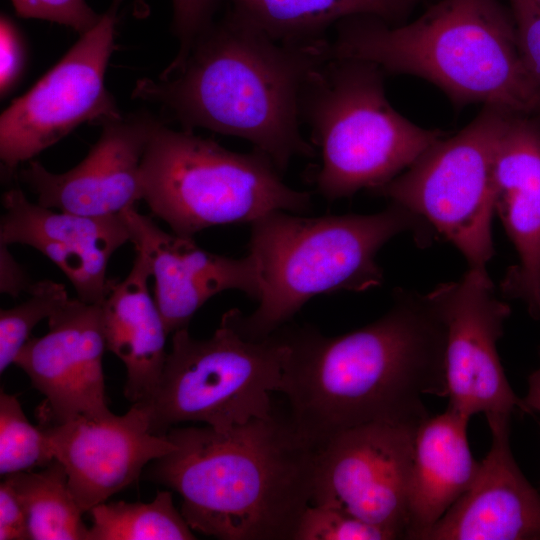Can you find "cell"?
Wrapping results in <instances>:
<instances>
[{"label": "cell", "mask_w": 540, "mask_h": 540, "mask_svg": "<svg viewBox=\"0 0 540 540\" xmlns=\"http://www.w3.org/2000/svg\"><path fill=\"white\" fill-rule=\"evenodd\" d=\"M288 352L280 330L263 339L245 337L236 309L223 314L208 339L193 338L188 328L175 331L155 392L142 403L151 431L165 435L183 422L228 431L270 417Z\"/></svg>", "instance_id": "cell-8"}, {"label": "cell", "mask_w": 540, "mask_h": 540, "mask_svg": "<svg viewBox=\"0 0 540 540\" xmlns=\"http://www.w3.org/2000/svg\"><path fill=\"white\" fill-rule=\"evenodd\" d=\"M150 277L147 259L136 252L128 275L114 281L101 303L106 349L126 368L124 395L132 404L151 399L168 354L165 347L169 333L150 294Z\"/></svg>", "instance_id": "cell-20"}, {"label": "cell", "mask_w": 540, "mask_h": 540, "mask_svg": "<svg viewBox=\"0 0 540 540\" xmlns=\"http://www.w3.org/2000/svg\"><path fill=\"white\" fill-rule=\"evenodd\" d=\"M27 271L13 257L8 245L0 243V291L12 297H18L32 286Z\"/></svg>", "instance_id": "cell-33"}, {"label": "cell", "mask_w": 540, "mask_h": 540, "mask_svg": "<svg viewBox=\"0 0 540 540\" xmlns=\"http://www.w3.org/2000/svg\"><path fill=\"white\" fill-rule=\"evenodd\" d=\"M396 536L343 509L310 504L304 511L293 540H394Z\"/></svg>", "instance_id": "cell-27"}, {"label": "cell", "mask_w": 540, "mask_h": 540, "mask_svg": "<svg viewBox=\"0 0 540 540\" xmlns=\"http://www.w3.org/2000/svg\"><path fill=\"white\" fill-rule=\"evenodd\" d=\"M165 435L177 448L152 462L149 478L182 497L193 530L221 540L294 539L312 500L316 448L289 415Z\"/></svg>", "instance_id": "cell-3"}, {"label": "cell", "mask_w": 540, "mask_h": 540, "mask_svg": "<svg viewBox=\"0 0 540 540\" xmlns=\"http://www.w3.org/2000/svg\"><path fill=\"white\" fill-rule=\"evenodd\" d=\"M41 427L84 513L136 482L145 466L177 448L166 435L151 431L142 403L132 404L123 415H80Z\"/></svg>", "instance_id": "cell-14"}, {"label": "cell", "mask_w": 540, "mask_h": 540, "mask_svg": "<svg viewBox=\"0 0 540 540\" xmlns=\"http://www.w3.org/2000/svg\"><path fill=\"white\" fill-rule=\"evenodd\" d=\"M330 49L332 58L423 78L459 105L540 114V82L523 57L511 11L499 0H441L400 26L350 17L337 24Z\"/></svg>", "instance_id": "cell-4"}, {"label": "cell", "mask_w": 540, "mask_h": 540, "mask_svg": "<svg viewBox=\"0 0 540 540\" xmlns=\"http://www.w3.org/2000/svg\"><path fill=\"white\" fill-rule=\"evenodd\" d=\"M45 430L26 418L15 395L0 393V474L45 467L54 460Z\"/></svg>", "instance_id": "cell-25"}, {"label": "cell", "mask_w": 540, "mask_h": 540, "mask_svg": "<svg viewBox=\"0 0 540 540\" xmlns=\"http://www.w3.org/2000/svg\"><path fill=\"white\" fill-rule=\"evenodd\" d=\"M22 303L0 311V372L11 365L31 337L36 325L49 319L69 300L63 284L41 280L33 283Z\"/></svg>", "instance_id": "cell-26"}, {"label": "cell", "mask_w": 540, "mask_h": 540, "mask_svg": "<svg viewBox=\"0 0 540 540\" xmlns=\"http://www.w3.org/2000/svg\"><path fill=\"white\" fill-rule=\"evenodd\" d=\"M232 9L276 40L305 43L325 39L333 24L373 16L389 24L404 18L420 0H230Z\"/></svg>", "instance_id": "cell-22"}, {"label": "cell", "mask_w": 540, "mask_h": 540, "mask_svg": "<svg viewBox=\"0 0 540 540\" xmlns=\"http://www.w3.org/2000/svg\"><path fill=\"white\" fill-rule=\"evenodd\" d=\"M418 425L368 423L344 430L317 447L311 504L343 509L397 539H407Z\"/></svg>", "instance_id": "cell-11"}, {"label": "cell", "mask_w": 540, "mask_h": 540, "mask_svg": "<svg viewBox=\"0 0 540 540\" xmlns=\"http://www.w3.org/2000/svg\"><path fill=\"white\" fill-rule=\"evenodd\" d=\"M524 401L532 413L536 411L540 414V366L528 377V392Z\"/></svg>", "instance_id": "cell-34"}, {"label": "cell", "mask_w": 540, "mask_h": 540, "mask_svg": "<svg viewBox=\"0 0 540 540\" xmlns=\"http://www.w3.org/2000/svg\"><path fill=\"white\" fill-rule=\"evenodd\" d=\"M123 215L130 242L149 263L154 299L169 334L187 328L199 308L223 291L238 290L259 299L260 276L250 253L232 258L206 251L193 237L164 231L136 207Z\"/></svg>", "instance_id": "cell-17"}, {"label": "cell", "mask_w": 540, "mask_h": 540, "mask_svg": "<svg viewBox=\"0 0 540 540\" xmlns=\"http://www.w3.org/2000/svg\"><path fill=\"white\" fill-rule=\"evenodd\" d=\"M112 0L98 23L0 117V159L5 175L32 160L84 123L104 124L123 115L105 87L115 49L117 13Z\"/></svg>", "instance_id": "cell-10"}, {"label": "cell", "mask_w": 540, "mask_h": 540, "mask_svg": "<svg viewBox=\"0 0 540 540\" xmlns=\"http://www.w3.org/2000/svg\"><path fill=\"white\" fill-rule=\"evenodd\" d=\"M330 52L326 38L279 41L231 9L157 78L139 79L132 97L158 106L182 130L242 138L283 172L294 157L316 154L301 133V99Z\"/></svg>", "instance_id": "cell-2"}, {"label": "cell", "mask_w": 540, "mask_h": 540, "mask_svg": "<svg viewBox=\"0 0 540 540\" xmlns=\"http://www.w3.org/2000/svg\"><path fill=\"white\" fill-rule=\"evenodd\" d=\"M289 352L279 392L315 448L368 423L420 424L425 395L447 397L446 330L427 294L396 289L391 308L355 331L281 327Z\"/></svg>", "instance_id": "cell-1"}, {"label": "cell", "mask_w": 540, "mask_h": 540, "mask_svg": "<svg viewBox=\"0 0 540 540\" xmlns=\"http://www.w3.org/2000/svg\"><path fill=\"white\" fill-rule=\"evenodd\" d=\"M523 57L540 82V5L536 0H508Z\"/></svg>", "instance_id": "cell-29"}, {"label": "cell", "mask_w": 540, "mask_h": 540, "mask_svg": "<svg viewBox=\"0 0 540 540\" xmlns=\"http://www.w3.org/2000/svg\"><path fill=\"white\" fill-rule=\"evenodd\" d=\"M214 0H173L174 24L180 48L187 46L212 21Z\"/></svg>", "instance_id": "cell-32"}, {"label": "cell", "mask_w": 540, "mask_h": 540, "mask_svg": "<svg viewBox=\"0 0 540 540\" xmlns=\"http://www.w3.org/2000/svg\"><path fill=\"white\" fill-rule=\"evenodd\" d=\"M0 93L6 96L19 82L26 62V47L20 30L5 14L0 19Z\"/></svg>", "instance_id": "cell-30"}, {"label": "cell", "mask_w": 540, "mask_h": 540, "mask_svg": "<svg viewBox=\"0 0 540 540\" xmlns=\"http://www.w3.org/2000/svg\"><path fill=\"white\" fill-rule=\"evenodd\" d=\"M536 1H537V2L539 3V5H540V0H536Z\"/></svg>", "instance_id": "cell-35"}, {"label": "cell", "mask_w": 540, "mask_h": 540, "mask_svg": "<svg viewBox=\"0 0 540 540\" xmlns=\"http://www.w3.org/2000/svg\"><path fill=\"white\" fill-rule=\"evenodd\" d=\"M16 14L28 19L46 20L83 34L101 18L86 0H10Z\"/></svg>", "instance_id": "cell-28"}, {"label": "cell", "mask_w": 540, "mask_h": 540, "mask_svg": "<svg viewBox=\"0 0 540 540\" xmlns=\"http://www.w3.org/2000/svg\"><path fill=\"white\" fill-rule=\"evenodd\" d=\"M250 225L248 253L256 261L261 292L254 312L244 316L236 309V321L241 333L255 340L283 327L315 296L381 286L379 250L408 231L425 239L428 229L393 202L373 214L306 217L274 211Z\"/></svg>", "instance_id": "cell-5"}, {"label": "cell", "mask_w": 540, "mask_h": 540, "mask_svg": "<svg viewBox=\"0 0 540 540\" xmlns=\"http://www.w3.org/2000/svg\"><path fill=\"white\" fill-rule=\"evenodd\" d=\"M470 419L447 409L417 427L408 493L407 539L426 533L468 490L481 462L467 439Z\"/></svg>", "instance_id": "cell-21"}, {"label": "cell", "mask_w": 540, "mask_h": 540, "mask_svg": "<svg viewBox=\"0 0 540 540\" xmlns=\"http://www.w3.org/2000/svg\"><path fill=\"white\" fill-rule=\"evenodd\" d=\"M510 418L486 416L488 454L468 490L423 540H540V494L512 456Z\"/></svg>", "instance_id": "cell-18"}, {"label": "cell", "mask_w": 540, "mask_h": 540, "mask_svg": "<svg viewBox=\"0 0 540 540\" xmlns=\"http://www.w3.org/2000/svg\"><path fill=\"white\" fill-rule=\"evenodd\" d=\"M446 330L445 376L448 408L470 419L533 414L511 388L497 350L510 306L495 292L488 271L468 269L458 281L429 293Z\"/></svg>", "instance_id": "cell-12"}, {"label": "cell", "mask_w": 540, "mask_h": 540, "mask_svg": "<svg viewBox=\"0 0 540 540\" xmlns=\"http://www.w3.org/2000/svg\"><path fill=\"white\" fill-rule=\"evenodd\" d=\"M160 120L137 112L102 124L99 139L72 169L54 173L36 160L16 172L42 206L86 216L124 213L143 200L141 165Z\"/></svg>", "instance_id": "cell-15"}, {"label": "cell", "mask_w": 540, "mask_h": 540, "mask_svg": "<svg viewBox=\"0 0 540 540\" xmlns=\"http://www.w3.org/2000/svg\"><path fill=\"white\" fill-rule=\"evenodd\" d=\"M87 540H193L196 536L170 491H157L149 502H104L89 511Z\"/></svg>", "instance_id": "cell-24"}, {"label": "cell", "mask_w": 540, "mask_h": 540, "mask_svg": "<svg viewBox=\"0 0 540 540\" xmlns=\"http://www.w3.org/2000/svg\"><path fill=\"white\" fill-rule=\"evenodd\" d=\"M512 113L485 106L464 129L441 138L376 192L420 217L464 256L468 269L487 271L495 250L492 217L495 162Z\"/></svg>", "instance_id": "cell-9"}, {"label": "cell", "mask_w": 540, "mask_h": 540, "mask_svg": "<svg viewBox=\"0 0 540 540\" xmlns=\"http://www.w3.org/2000/svg\"><path fill=\"white\" fill-rule=\"evenodd\" d=\"M5 477V476H4ZM24 507L32 540H87L89 527L64 466L56 459L39 472L7 475Z\"/></svg>", "instance_id": "cell-23"}, {"label": "cell", "mask_w": 540, "mask_h": 540, "mask_svg": "<svg viewBox=\"0 0 540 540\" xmlns=\"http://www.w3.org/2000/svg\"><path fill=\"white\" fill-rule=\"evenodd\" d=\"M0 243L30 246L51 260L71 282L77 298L100 304L115 279L107 277L112 255L130 242L122 214L86 216L33 203L13 187L2 197Z\"/></svg>", "instance_id": "cell-16"}, {"label": "cell", "mask_w": 540, "mask_h": 540, "mask_svg": "<svg viewBox=\"0 0 540 540\" xmlns=\"http://www.w3.org/2000/svg\"><path fill=\"white\" fill-rule=\"evenodd\" d=\"M494 211L518 255L500 284L540 320V125L512 114L495 162Z\"/></svg>", "instance_id": "cell-19"}, {"label": "cell", "mask_w": 540, "mask_h": 540, "mask_svg": "<svg viewBox=\"0 0 540 540\" xmlns=\"http://www.w3.org/2000/svg\"><path fill=\"white\" fill-rule=\"evenodd\" d=\"M30 539L24 507L8 477L0 484V540Z\"/></svg>", "instance_id": "cell-31"}, {"label": "cell", "mask_w": 540, "mask_h": 540, "mask_svg": "<svg viewBox=\"0 0 540 540\" xmlns=\"http://www.w3.org/2000/svg\"><path fill=\"white\" fill-rule=\"evenodd\" d=\"M143 200L179 236L253 223L274 211L305 213L311 194L287 185L263 152L238 153L159 121L141 165Z\"/></svg>", "instance_id": "cell-7"}, {"label": "cell", "mask_w": 540, "mask_h": 540, "mask_svg": "<svg viewBox=\"0 0 540 540\" xmlns=\"http://www.w3.org/2000/svg\"><path fill=\"white\" fill-rule=\"evenodd\" d=\"M48 328L41 337L31 336L14 362L45 397L38 409L41 426L110 413L102 365L106 343L101 303L69 298L48 319Z\"/></svg>", "instance_id": "cell-13"}, {"label": "cell", "mask_w": 540, "mask_h": 540, "mask_svg": "<svg viewBox=\"0 0 540 540\" xmlns=\"http://www.w3.org/2000/svg\"><path fill=\"white\" fill-rule=\"evenodd\" d=\"M382 72L368 62L331 58L304 89L301 120L320 153L312 182L329 201L380 189L445 136L392 107Z\"/></svg>", "instance_id": "cell-6"}]
</instances>
